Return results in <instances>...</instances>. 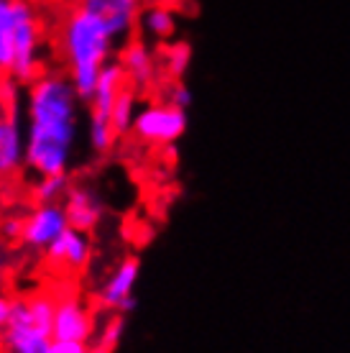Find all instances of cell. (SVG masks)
Here are the masks:
<instances>
[{
	"mask_svg": "<svg viewBox=\"0 0 350 353\" xmlns=\"http://www.w3.org/2000/svg\"><path fill=\"white\" fill-rule=\"evenodd\" d=\"M21 233H23V218H10L0 223V236L6 241H21Z\"/></svg>",
	"mask_w": 350,
	"mask_h": 353,
	"instance_id": "cell-23",
	"label": "cell"
},
{
	"mask_svg": "<svg viewBox=\"0 0 350 353\" xmlns=\"http://www.w3.org/2000/svg\"><path fill=\"white\" fill-rule=\"evenodd\" d=\"M138 26L143 31V36L167 44V41H172V36L176 34V16L169 6H149V8L141 10Z\"/></svg>",
	"mask_w": 350,
	"mask_h": 353,
	"instance_id": "cell-15",
	"label": "cell"
},
{
	"mask_svg": "<svg viewBox=\"0 0 350 353\" xmlns=\"http://www.w3.org/2000/svg\"><path fill=\"white\" fill-rule=\"evenodd\" d=\"M28 310H31V320L34 325L54 338V315H56V297L52 294H34L28 297Z\"/></svg>",
	"mask_w": 350,
	"mask_h": 353,
	"instance_id": "cell-19",
	"label": "cell"
},
{
	"mask_svg": "<svg viewBox=\"0 0 350 353\" xmlns=\"http://www.w3.org/2000/svg\"><path fill=\"white\" fill-rule=\"evenodd\" d=\"M115 44L118 41L100 16L90 13L79 3L67 10L59 26V49L70 70V82L74 85L82 103H90L100 80V72L110 62Z\"/></svg>",
	"mask_w": 350,
	"mask_h": 353,
	"instance_id": "cell-2",
	"label": "cell"
},
{
	"mask_svg": "<svg viewBox=\"0 0 350 353\" xmlns=\"http://www.w3.org/2000/svg\"><path fill=\"white\" fill-rule=\"evenodd\" d=\"M21 88L13 77L0 80V179L26 167V131L18 113Z\"/></svg>",
	"mask_w": 350,
	"mask_h": 353,
	"instance_id": "cell-3",
	"label": "cell"
},
{
	"mask_svg": "<svg viewBox=\"0 0 350 353\" xmlns=\"http://www.w3.org/2000/svg\"><path fill=\"white\" fill-rule=\"evenodd\" d=\"M67 228H72V225H70V221H67L64 205L61 203L36 205L34 210L23 218L21 243L28 248H34V251H46Z\"/></svg>",
	"mask_w": 350,
	"mask_h": 353,
	"instance_id": "cell-8",
	"label": "cell"
},
{
	"mask_svg": "<svg viewBox=\"0 0 350 353\" xmlns=\"http://www.w3.org/2000/svg\"><path fill=\"white\" fill-rule=\"evenodd\" d=\"M123 333H125V315L121 312H113L110 318L105 320L103 330L97 333V341L92 345V353H113L123 341Z\"/></svg>",
	"mask_w": 350,
	"mask_h": 353,
	"instance_id": "cell-20",
	"label": "cell"
},
{
	"mask_svg": "<svg viewBox=\"0 0 350 353\" xmlns=\"http://www.w3.org/2000/svg\"><path fill=\"white\" fill-rule=\"evenodd\" d=\"M41 74V23L31 0H16V54L10 77L28 88Z\"/></svg>",
	"mask_w": 350,
	"mask_h": 353,
	"instance_id": "cell-4",
	"label": "cell"
},
{
	"mask_svg": "<svg viewBox=\"0 0 350 353\" xmlns=\"http://www.w3.org/2000/svg\"><path fill=\"white\" fill-rule=\"evenodd\" d=\"M3 272H6V261H3V251H0V282H3Z\"/></svg>",
	"mask_w": 350,
	"mask_h": 353,
	"instance_id": "cell-25",
	"label": "cell"
},
{
	"mask_svg": "<svg viewBox=\"0 0 350 353\" xmlns=\"http://www.w3.org/2000/svg\"><path fill=\"white\" fill-rule=\"evenodd\" d=\"M136 113H138V110H136V88L125 85L113 105V128H115V133H118V139H121V136H128V133L133 131Z\"/></svg>",
	"mask_w": 350,
	"mask_h": 353,
	"instance_id": "cell-17",
	"label": "cell"
},
{
	"mask_svg": "<svg viewBox=\"0 0 350 353\" xmlns=\"http://www.w3.org/2000/svg\"><path fill=\"white\" fill-rule=\"evenodd\" d=\"M52 341L34 325L26 297H16L8 327L0 333V353H49Z\"/></svg>",
	"mask_w": 350,
	"mask_h": 353,
	"instance_id": "cell-6",
	"label": "cell"
},
{
	"mask_svg": "<svg viewBox=\"0 0 350 353\" xmlns=\"http://www.w3.org/2000/svg\"><path fill=\"white\" fill-rule=\"evenodd\" d=\"M187 125H189L187 110L169 105V103H154V105L141 108L136 113L131 133L143 143L174 146L187 133Z\"/></svg>",
	"mask_w": 350,
	"mask_h": 353,
	"instance_id": "cell-5",
	"label": "cell"
},
{
	"mask_svg": "<svg viewBox=\"0 0 350 353\" xmlns=\"http://www.w3.org/2000/svg\"><path fill=\"white\" fill-rule=\"evenodd\" d=\"M82 8L103 18L115 41H128L138 28L143 0H77Z\"/></svg>",
	"mask_w": 350,
	"mask_h": 353,
	"instance_id": "cell-9",
	"label": "cell"
},
{
	"mask_svg": "<svg viewBox=\"0 0 350 353\" xmlns=\"http://www.w3.org/2000/svg\"><path fill=\"white\" fill-rule=\"evenodd\" d=\"M95 336V320L92 312L77 294H64L56 300L54 315V338L59 341H85Z\"/></svg>",
	"mask_w": 350,
	"mask_h": 353,
	"instance_id": "cell-10",
	"label": "cell"
},
{
	"mask_svg": "<svg viewBox=\"0 0 350 353\" xmlns=\"http://www.w3.org/2000/svg\"><path fill=\"white\" fill-rule=\"evenodd\" d=\"M61 205H64L70 225L74 230H82V233H92L105 218V203L100 200V194L92 187L72 185Z\"/></svg>",
	"mask_w": 350,
	"mask_h": 353,
	"instance_id": "cell-11",
	"label": "cell"
},
{
	"mask_svg": "<svg viewBox=\"0 0 350 353\" xmlns=\"http://www.w3.org/2000/svg\"><path fill=\"white\" fill-rule=\"evenodd\" d=\"M44 254L52 264L61 266V269H70V272H79V269L88 266L90 256H92V243H90L88 233L67 228L52 246L46 248Z\"/></svg>",
	"mask_w": 350,
	"mask_h": 353,
	"instance_id": "cell-13",
	"label": "cell"
},
{
	"mask_svg": "<svg viewBox=\"0 0 350 353\" xmlns=\"http://www.w3.org/2000/svg\"><path fill=\"white\" fill-rule=\"evenodd\" d=\"M141 274V261L136 256H125L121 264L115 266L110 276H107L103 287H100V294L97 300L105 310L110 312H121V315H128L136 310L138 300H136V282H138Z\"/></svg>",
	"mask_w": 350,
	"mask_h": 353,
	"instance_id": "cell-7",
	"label": "cell"
},
{
	"mask_svg": "<svg viewBox=\"0 0 350 353\" xmlns=\"http://www.w3.org/2000/svg\"><path fill=\"white\" fill-rule=\"evenodd\" d=\"M192 62V46L187 41H167L161 49V70L169 80H182Z\"/></svg>",
	"mask_w": 350,
	"mask_h": 353,
	"instance_id": "cell-16",
	"label": "cell"
},
{
	"mask_svg": "<svg viewBox=\"0 0 350 353\" xmlns=\"http://www.w3.org/2000/svg\"><path fill=\"white\" fill-rule=\"evenodd\" d=\"M164 97H167V103L169 105H174V108H182V110H187V108L194 103V95H192V90L187 88L182 80H172L167 85V90H164Z\"/></svg>",
	"mask_w": 350,
	"mask_h": 353,
	"instance_id": "cell-21",
	"label": "cell"
},
{
	"mask_svg": "<svg viewBox=\"0 0 350 353\" xmlns=\"http://www.w3.org/2000/svg\"><path fill=\"white\" fill-rule=\"evenodd\" d=\"M79 95L70 77L41 74L26 92V169L67 174L79 128Z\"/></svg>",
	"mask_w": 350,
	"mask_h": 353,
	"instance_id": "cell-1",
	"label": "cell"
},
{
	"mask_svg": "<svg viewBox=\"0 0 350 353\" xmlns=\"http://www.w3.org/2000/svg\"><path fill=\"white\" fill-rule=\"evenodd\" d=\"M16 54V0H0V80L10 77Z\"/></svg>",
	"mask_w": 350,
	"mask_h": 353,
	"instance_id": "cell-14",
	"label": "cell"
},
{
	"mask_svg": "<svg viewBox=\"0 0 350 353\" xmlns=\"http://www.w3.org/2000/svg\"><path fill=\"white\" fill-rule=\"evenodd\" d=\"M49 353H92V348H88L85 341H59V338H54Z\"/></svg>",
	"mask_w": 350,
	"mask_h": 353,
	"instance_id": "cell-22",
	"label": "cell"
},
{
	"mask_svg": "<svg viewBox=\"0 0 350 353\" xmlns=\"http://www.w3.org/2000/svg\"><path fill=\"white\" fill-rule=\"evenodd\" d=\"M123 72H125V82L136 90H146L151 82L156 80V57L149 49V44L143 39H128L121 49V57H118Z\"/></svg>",
	"mask_w": 350,
	"mask_h": 353,
	"instance_id": "cell-12",
	"label": "cell"
},
{
	"mask_svg": "<svg viewBox=\"0 0 350 353\" xmlns=\"http://www.w3.org/2000/svg\"><path fill=\"white\" fill-rule=\"evenodd\" d=\"M10 315H13V300H10L8 294H3V292H0V333L8 327Z\"/></svg>",
	"mask_w": 350,
	"mask_h": 353,
	"instance_id": "cell-24",
	"label": "cell"
},
{
	"mask_svg": "<svg viewBox=\"0 0 350 353\" xmlns=\"http://www.w3.org/2000/svg\"><path fill=\"white\" fill-rule=\"evenodd\" d=\"M70 176L67 174H46L39 176V182L34 185V200L36 205H46V203H61L67 192H70Z\"/></svg>",
	"mask_w": 350,
	"mask_h": 353,
	"instance_id": "cell-18",
	"label": "cell"
}]
</instances>
